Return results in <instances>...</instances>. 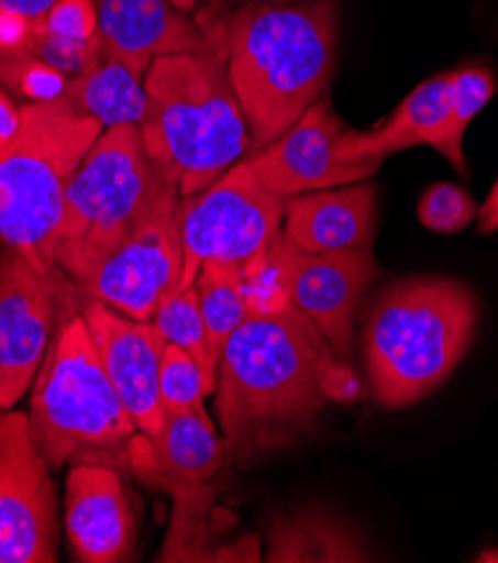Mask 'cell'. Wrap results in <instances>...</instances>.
<instances>
[{"label":"cell","instance_id":"cell-1","mask_svg":"<svg viewBox=\"0 0 498 563\" xmlns=\"http://www.w3.org/2000/svg\"><path fill=\"white\" fill-rule=\"evenodd\" d=\"M353 375L284 295L254 306L218 362L215 416L236 465L292 444Z\"/></svg>","mask_w":498,"mask_h":563},{"label":"cell","instance_id":"cell-2","mask_svg":"<svg viewBox=\"0 0 498 563\" xmlns=\"http://www.w3.org/2000/svg\"><path fill=\"white\" fill-rule=\"evenodd\" d=\"M223 38L252 146L263 148L328 88L337 59V10L332 0H247L223 19Z\"/></svg>","mask_w":498,"mask_h":563},{"label":"cell","instance_id":"cell-3","mask_svg":"<svg viewBox=\"0 0 498 563\" xmlns=\"http://www.w3.org/2000/svg\"><path fill=\"white\" fill-rule=\"evenodd\" d=\"M209 14L215 38L207 49L159 56L144 77L142 140L151 159L178 174L182 198L223 178L252 146L230 79L223 21Z\"/></svg>","mask_w":498,"mask_h":563},{"label":"cell","instance_id":"cell-4","mask_svg":"<svg viewBox=\"0 0 498 563\" xmlns=\"http://www.w3.org/2000/svg\"><path fill=\"white\" fill-rule=\"evenodd\" d=\"M478 314V299L454 278L411 276L384 288L364 325L377 405L407 409L433 393L469 351Z\"/></svg>","mask_w":498,"mask_h":563},{"label":"cell","instance_id":"cell-5","mask_svg":"<svg viewBox=\"0 0 498 563\" xmlns=\"http://www.w3.org/2000/svg\"><path fill=\"white\" fill-rule=\"evenodd\" d=\"M19 137L0 157V243L45 276L59 274L54 232L79 164L103 126L68 95L21 106Z\"/></svg>","mask_w":498,"mask_h":563},{"label":"cell","instance_id":"cell-6","mask_svg":"<svg viewBox=\"0 0 498 563\" xmlns=\"http://www.w3.org/2000/svg\"><path fill=\"white\" fill-rule=\"evenodd\" d=\"M30 433L49 470L88 452H118L137 427L108 379L81 312L66 317L36 373Z\"/></svg>","mask_w":498,"mask_h":563},{"label":"cell","instance_id":"cell-7","mask_svg":"<svg viewBox=\"0 0 498 563\" xmlns=\"http://www.w3.org/2000/svg\"><path fill=\"white\" fill-rule=\"evenodd\" d=\"M155 178L140 126L106 129L70 180L54 261L73 286L113 254L133 230Z\"/></svg>","mask_w":498,"mask_h":563},{"label":"cell","instance_id":"cell-8","mask_svg":"<svg viewBox=\"0 0 498 563\" xmlns=\"http://www.w3.org/2000/svg\"><path fill=\"white\" fill-rule=\"evenodd\" d=\"M286 205L288 198L269 191L254 176L247 159L236 162L204 191L182 198L178 292L193 286L207 261L239 267L250 286L269 272L267 254L284 234Z\"/></svg>","mask_w":498,"mask_h":563},{"label":"cell","instance_id":"cell-9","mask_svg":"<svg viewBox=\"0 0 498 563\" xmlns=\"http://www.w3.org/2000/svg\"><path fill=\"white\" fill-rule=\"evenodd\" d=\"M180 207L178 174L166 164L155 162L151 194L133 230L122 245L75 288L131 319L153 321L159 306L178 292L182 274Z\"/></svg>","mask_w":498,"mask_h":563},{"label":"cell","instance_id":"cell-10","mask_svg":"<svg viewBox=\"0 0 498 563\" xmlns=\"http://www.w3.org/2000/svg\"><path fill=\"white\" fill-rule=\"evenodd\" d=\"M267 263L279 292L314 323L337 360L351 362L355 317L377 274L370 250L312 254L295 247L281 234L274 241Z\"/></svg>","mask_w":498,"mask_h":563},{"label":"cell","instance_id":"cell-11","mask_svg":"<svg viewBox=\"0 0 498 563\" xmlns=\"http://www.w3.org/2000/svg\"><path fill=\"white\" fill-rule=\"evenodd\" d=\"M59 559V505L21 411L0 413V563Z\"/></svg>","mask_w":498,"mask_h":563},{"label":"cell","instance_id":"cell-12","mask_svg":"<svg viewBox=\"0 0 498 563\" xmlns=\"http://www.w3.org/2000/svg\"><path fill=\"white\" fill-rule=\"evenodd\" d=\"M66 280L62 272L41 274L8 245L0 250V413L25 396L45 360Z\"/></svg>","mask_w":498,"mask_h":563},{"label":"cell","instance_id":"cell-13","mask_svg":"<svg viewBox=\"0 0 498 563\" xmlns=\"http://www.w3.org/2000/svg\"><path fill=\"white\" fill-rule=\"evenodd\" d=\"M346 129L330 101L321 97L284 135L258 148L247 164L269 191L286 198L368 180L384 159H340L337 148Z\"/></svg>","mask_w":498,"mask_h":563},{"label":"cell","instance_id":"cell-14","mask_svg":"<svg viewBox=\"0 0 498 563\" xmlns=\"http://www.w3.org/2000/svg\"><path fill=\"white\" fill-rule=\"evenodd\" d=\"M79 312L137 431L155 435L166 420L159 400V364L166 349L162 332L153 321L131 319L92 297L81 301Z\"/></svg>","mask_w":498,"mask_h":563},{"label":"cell","instance_id":"cell-15","mask_svg":"<svg viewBox=\"0 0 498 563\" xmlns=\"http://www.w3.org/2000/svg\"><path fill=\"white\" fill-rule=\"evenodd\" d=\"M126 461L146 485L180 494L211 485L232 463L225 438L213 429L204 407L166 413L155 435L135 433Z\"/></svg>","mask_w":498,"mask_h":563},{"label":"cell","instance_id":"cell-16","mask_svg":"<svg viewBox=\"0 0 498 563\" xmlns=\"http://www.w3.org/2000/svg\"><path fill=\"white\" fill-rule=\"evenodd\" d=\"M64 526L75 561L118 563L133 554L135 510L113 467L88 463L68 474Z\"/></svg>","mask_w":498,"mask_h":563},{"label":"cell","instance_id":"cell-17","mask_svg":"<svg viewBox=\"0 0 498 563\" xmlns=\"http://www.w3.org/2000/svg\"><path fill=\"white\" fill-rule=\"evenodd\" d=\"M103 45L146 75L159 56L207 49L213 38L209 10L191 21L171 0H97Z\"/></svg>","mask_w":498,"mask_h":563},{"label":"cell","instance_id":"cell-18","mask_svg":"<svg viewBox=\"0 0 498 563\" xmlns=\"http://www.w3.org/2000/svg\"><path fill=\"white\" fill-rule=\"evenodd\" d=\"M375 187L299 194L288 198L284 236L303 252L370 250L375 234Z\"/></svg>","mask_w":498,"mask_h":563},{"label":"cell","instance_id":"cell-19","mask_svg":"<svg viewBox=\"0 0 498 563\" xmlns=\"http://www.w3.org/2000/svg\"><path fill=\"white\" fill-rule=\"evenodd\" d=\"M452 73H440L422 81L394 112L391 118L373 131L346 129L337 155L344 162H359L366 157L384 159L386 155L413 148L438 146L450 115Z\"/></svg>","mask_w":498,"mask_h":563},{"label":"cell","instance_id":"cell-20","mask_svg":"<svg viewBox=\"0 0 498 563\" xmlns=\"http://www.w3.org/2000/svg\"><path fill=\"white\" fill-rule=\"evenodd\" d=\"M267 563L373 561L364 534L346 519L321 508L274 512L265 526Z\"/></svg>","mask_w":498,"mask_h":563},{"label":"cell","instance_id":"cell-21","mask_svg":"<svg viewBox=\"0 0 498 563\" xmlns=\"http://www.w3.org/2000/svg\"><path fill=\"white\" fill-rule=\"evenodd\" d=\"M144 77L146 75L122 62L101 41L95 59L84 73L68 79L64 95L92 115L103 131L142 126L148 108Z\"/></svg>","mask_w":498,"mask_h":563},{"label":"cell","instance_id":"cell-22","mask_svg":"<svg viewBox=\"0 0 498 563\" xmlns=\"http://www.w3.org/2000/svg\"><path fill=\"white\" fill-rule=\"evenodd\" d=\"M193 286L198 292V303L211 351L220 362L230 336L254 310V303L247 297L250 284L239 267L207 261L202 263Z\"/></svg>","mask_w":498,"mask_h":563},{"label":"cell","instance_id":"cell-23","mask_svg":"<svg viewBox=\"0 0 498 563\" xmlns=\"http://www.w3.org/2000/svg\"><path fill=\"white\" fill-rule=\"evenodd\" d=\"M496 92V77L485 66H463L452 73L450 115L435 151L445 157L461 176H469L463 153V137L472 120L487 106Z\"/></svg>","mask_w":498,"mask_h":563},{"label":"cell","instance_id":"cell-24","mask_svg":"<svg viewBox=\"0 0 498 563\" xmlns=\"http://www.w3.org/2000/svg\"><path fill=\"white\" fill-rule=\"evenodd\" d=\"M153 323L162 332L166 342L182 349L185 353H189L196 360V364L200 366V371L211 388V396H213L218 360L209 344L196 286H191L182 292H176L171 299H166L159 306V310L155 312Z\"/></svg>","mask_w":498,"mask_h":563},{"label":"cell","instance_id":"cell-25","mask_svg":"<svg viewBox=\"0 0 498 563\" xmlns=\"http://www.w3.org/2000/svg\"><path fill=\"white\" fill-rule=\"evenodd\" d=\"M68 79L32 56L21 45L0 43V88L27 97L32 101H47L64 95Z\"/></svg>","mask_w":498,"mask_h":563},{"label":"cell","instance_id":"cell-26","mask_svg":"<svg viewBox=\"0 0 498 563\" xmlns=\"http://www.w3.org/2000/svg\"><path fill=\"white\" fill-rule=\"evenodd\" d=\"M209 396L211 388L196 360L166 342L159 364V400L164 413L204 407V398Z\"/></svg>","mask_w":498,"mask_h":563},{"label":"cell","instance_id":"cell-27","mask_svg":"<svg viewBox=\"0 0 498 563\" xmlns=\"http://www.w3.org/2000/svg\"><path fill=\"white\" fill-rule=\"evenodd\" d=\"M19 45L49 68L62 73L66 79H73L84 73L97 56L101 47V34L97 32L95 38L81 41L52 32L45 25H27Z\"/></svg>","mask_w":498,"mask_h":563},{"label":"cell","instance_id":"cell-28","mask_svg":"<svg viewBox=\"0 0 498 563\" xmlns=\"http://www.w3.org/2000/svg\"><path fill=\"white\" fill-rule=\"evenodd\" d=\"M474 198L458 185L438 183L418 202V218L427 230L438 234H458L476 218Z\"/></svg>","mask_w":498,"mask_h":563},{"label":"cell","instance_id":"cell-29","mask_svg":"<svg viewBox=\"0 0 498 563\" xmlns=\"http://www.w3.org/2000/svg\"><path fill=\"white\" fill-rule=\"evenodd\" d=\"M36 25H45L47 30L70 38H95L99 32L97 5L92 0H59L45 21Z\"/></svg>","mask_w":498,"mask_h":563},{"label":"cell","instance_id":"cell-30","mask_svg":"<svg viewBox=\"0 0 498 563\" xmlns=\"http://www.w3.org/2000/svg\"><path fill=\"white\" fill-rule=\"evenodd\" d=\"M59 0H0V43L19 45L27 25L43 23Z\"/></svg>","mask_w":498,"mask_h":563},{"label":"cell","instance_id":"cell-31","mask_svg":"<svg viewBox=\"0 0 498 563\" xmlns=\"http://www.w3.org/2000/svg\"><path fill=\"white\" fill-rule=\"evenodd\" d=\"M21 124H23L21 106L12 101L5 88H0V157L8 153V148L19 137Z\"/></svg>","mask_w":498,"mask_h":563},{"label":"cell","instance_id":"cell-32","mask_svg":"<svg viewBox=\"0 0 498 563\" xmlns=\"http://www.w3.org/2000/svg\"><path fill=\"white\" fill-rule=\"evenodd\" d=\"M498 230V180L494 183L485 205L478 211V234L489 236Z\"/></svg>","mask_w":498,"mask_h":563},{"label":"cell","instance_id":"cell-33","mask_svg":"<svg viewBox=\"0 0 498 563\" xmlns=\"http://www.w3.org/2000/svg\"><path fill=\"white\" fill-rule=\"evenodd\" d=\"M207 3H211V8H218L225 3H247V0H207ZM267 3H297V0H267Z\"/></svg>","mask_w":498,"mask_h":563},{"label":"cell","instance_id":"cell-34","mask_svg":"<svg viewBox=\"0 0 498 563\" xmlns=\"http://www.w3.org/2000/svg\"><path fill=\"white\" fill-rule=\"evenodd\" d=\"M171 3H174L180 12H193L196 5H198V0H171Z\"/></svg>","mask_w":498,"mask_h":563},{"label":"cell","instance_id":"cell-35","mask_svg":"<svg viewBox=\"0 0 498 563\" xmlns=\"http://www.w3.org/2000/svg\"><path fill=\"white\" fill-rule=\"evenodd\" d=\"M476 561H498V550H487V552H480Z\"/></svg>","mask_w":498,"mask_h":563}]
</instances>
